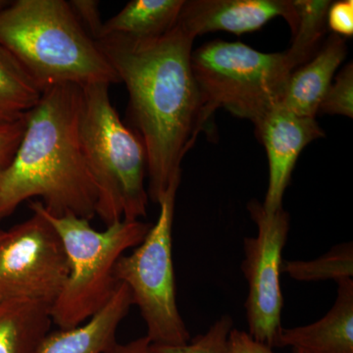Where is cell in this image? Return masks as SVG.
<instances>
[{"label":"cell","instance_id":"cell-22","mask_svg":"<svg viewBox=\"0 0 353 353\" xmlns=\"http://www.w3.org/2000/svg\"><path fill=\"white\" fill-rule=\"evenodd\" d=\"M26 125L27 117L11 124L0 125V175L13 161L24 136Z\"/></svg>","mask_w":353,"mask_h":353},{"label":"cell","instance_id":"cell-12","mask_svg":"<svg viewBox=\"0 0 353 353\" xmlns=\"http://www.w3.org/2000/svg\"><path fill=\"white\" fill-rule=\"evenodd\" d=\"M338 296L328 313L312 324L281 328L274 347L301 353H353V280L338 282Z\"/></svg>","mask_w":353,"mask_h":353},{"label":"cell","instance_id":"cell-17","mask_svg":"<svg viewBox=\"0 0 353 353\" xmlns=\"http://www.w3.org/2000/svg\"><path fill=\"white\" fill-rule=\"evenodd\" d=\"M43 94L31 74L0 46V125L24 119Z\"/></svg>","mask_w":353,"mask_h":353},{"label":"cell","instance_id":"cell-15","mask_svg":"<svg viewBox=\"0 0 353 353\" xmlns=\"http://www.w3.org/2000/svg\"><path fill=\"white\" fill-rule=\"evenodd\" d=\"M50 311L37 301H0V353H39L50 332Z\"/></svg>","mask_w":353,"mask_h":353},{"label":"cell","instance_id":"cell-2","mask_svg":"<svg viewBox=\"0 0 353 353\" xmlns=\"http://www.w3.org/2000/svg\"><path fill=\"white\" fill-rule=\"evenodd\" d=\"M82 95L80 85L58 83L28 114L15 157L0 175V221L32 197L54 217H94L97 187L79 134Z\"/></svg>","mask_w":353,"mask_h":353},{"label":"cell","instance_id":"cell-29","mask_svg":"<svg viewBox=\"0 0 353 353\" xmlns=\"http://www.w3.org/2000/svg\"><path fill=\"white\" fill-rule=\"evenodd\" d=\"M294 353H301V352H294Z\"/></svg>","mask_w":353,"mask_h":353},{"label":"cell","instance_id":"cell-16","mask_svg":"<svg viewBox=\"0 0 353 353\" xmlns=\"http://www.w3.org/2000/svg\"><path fill=\"white\" fill-rule=\"evenodd\" d=\"M185 0H132L106 21L99 39H148L163 36L178 22Z\"/></svg>","mask_w":353,"mask_h":353},{"label":"cell","instance_id":"cell-20","mask_svg":"<svg viewBox=\"0 0 353 353\" xmlns=\"http://www.w3.org/2000/svg\"><path fill=\"white\" fill-rule=\"evenodd\" d=\"M234 329L231 316L224 315L192 341L181 345H155L157 353H228L229 336Z\"/></svg>","mask_w":353,"mask_h":353},{"label":"cell","instance_id":"cell-11","mask_svg":"<svg viewBox=\"0 0 353 353\" xmlns=\"http://www.w3.org/2000/svg\"><path fill=\"white\" fill-rule=\"evenodd\" d=\"M276 17L284 18L294 32L297 17L292 0H185L176 26L192 39L218 31L240 36L261 29Z\"/></svg>","mask_w":353,"mask_h":353},{"label":"cell","instance_id":"cell-7","mask_svg":"<svg viewBox=\"0 0 353 353\" xmlns=\"http://www.w3.org/2000/svg\"><path fill=\"white\" fill-rule=\"evenodd\" d=\"M179 185L180 182L174 183L159 199L157 223L145 240L118 260L114 271L117 282L131 290L132 303L138 306L148 329L146 336L155 345H181L190 341L176 305L172 253Z\"/></svg>","mask_w":353,"mask_h":353},{"label":"cell","instance_id":"cell-26","mask_svg":"<svg viewBox=\"0 0 353 353\" xmlns=\"http://www.w3.org/2000/svg\"><path fill=\"white\" fill-rule=\"evenodd\" d=\"M102 353H157L148 336H141L126 343L116 341Z\"/></svg>","mask_w":353,"mask_h":353},{"label":"cell","instance_id":"cell-27","mask_svg":"<svg viewBox=\"0 0 353 353\" xmlns=\"http://www.w3.org/2000/svg\"><path fill=\"white\" fill-rule=\"evenodd\" d=\"M9 1H6V0H0V10L3 9L4 7L8 6Z\"/></svg>","mask_w":353,"mask_h":353},{"label":"cell","instance_id":"cell-23","mask_svg":"<svg viewBox=\"0 0 353 353\" xmlns=\"http://www.w3.org/2000/svg\"><path fill=\"white\" fill-rule=\"evenodd\" d=\"M69 6L88 36L97 41L101 36L104 24L101 18L99 1L72 0L69 1Z\"/></svg>","mask_w":353,"mask_h":353},{"label":"cell","instance_id":"cell-25","mask_svg":"<svg viewBox=\"0 0 353 353\" xmlns=\"http://www.w3.org/2000/svg\"><path fill=\"white\" fill-rule=\"evenodd\" d=\"M228 353H275L272 347L257 341L245 331L233 329L229 336Z\"/></svg>","mask_w":353,"mask_h":353},{"label":"cell","instance_id":"cell-14","mask_svg":"<svg viewBox=\"0 0 353 353\" xmlns=\"http://www.w3.org/2000/svg\"><path fill=\"white\" fill-rule=\"evenodd\" d=\"M345 55V39L332 34L314 57L292 72L280 105L301 117L315 119Z\"/></svg>","mask_w":353,"mask_h":353},{"label":"cell","instance_id":"cell-9","mask_svg":"<svg viewBox=\"0 0 353 353\" xmlns=\"http://www.w3.org/2000/svg\"><path fill=\"white\" fill-rule=\"evenodd\" d=\"M250 217L257 226V236L245 239V259L241 270L248 285L245 301L248 334L254 340L274 347L282 328L284 299L281 288L282 253L290 230V216L280 208L274 213L264 210L262 203L250 201Z\"/></svg>","mask_w":353,"mask_h":353},{"label":"cell","instance_id":"cell-4","mask_svg":"<svg viewBox=\"0 0 353 353\" xmlns=\"http://www.w3.org/2000/svg\"><path fill=\"white\" fill-rule=\"evenodd\" d=\"M83 88L79 134L97 192L95 216L106 227L145 217L148 160L145 146L121 121L109 97V85Z\"/></svg>","mask_w":353,"mask_h":353},{"label":"cell","instance_id":"cell-8","mask_svg":"<svg viewBox=\"0 0 353 353\" xmlns=\"http://www.w3.org/2000/svg\"><path fill=\"white\" fill-rule=\"evenodd\" d=\"M69 270L61 239L39 213L4 231L0 240V301H37L51 307Z\"/></svg>","mask_w":353,"mask_h":353},{"label":"cell","instance_id":"cell-6","mask_svg":"<svg viewBox=\"0 0 353 353\" xmlns=\"http://www.w3.org/2000/svg\"><path fill=\"white\" fill-rule=\"evenodd\" d=\"M297 68L287 50L264 53L236 41H209L192 51V69L209 112L224 108L256 126L280 105Z\"/></svg>","mask_w":353,"mask_h":353},{"label":"cell","instance_id":"cell-19","mask_svg":"<svg viewBox=\"0 0 353 353\" xmlns=\"http://www.w3.org/2000/svg\"><path fill=\"white\" fill-rule=\"evenodd\" d=\"M283 273L301 282L336 281L353 277L352 243L334 246L319 259L311 261H283Z\"/></svg>","mask_w":353,"mask_h":353},{"label":"cell","instance_id":"cell-1","mask_svg":"<svg viewBox=\"0 0 353 353\" xmlns=\"http://www.w3.org/2000/svg\"><path fill=\"white\" fill-rule=\"evenodd\" d=\"M178 26L155 39L106 37L95 43L129 94L127 117L145 146L150 201L181 182L182 164L209 112L192 69V43Z\"/></svg>","mask_w":353,"mask_h":353},{"label":"cell","instance_id":"cell-10","mask_svg":"<svg viewBox=\"0 0 353 353\" xmlns=\"http://www.w3.org/2000/svg\"><path fill=\"white\" fill-rule=\"evenodd\" d=\"M255 129L269 162L268 190L262 206L266 212L274 213L282 208L283 196L299 154L325 132L313 118L301 117L281 105L272 109Z\"/></svg>","mask_w":353,"mask_h":353},{"label":"cell","instance_id":"cell-3","mask_svg":"<svg viewBox=\"0 0 353 353\" xmlns=\"http://www.w3.org/2000/svg\"><path fill=\"white\" fill-rule=\"evenodd\" d=\"M0 46L43 90L120 83L95 41L64 0H17L0 10Z\"/></svg>","mask_w":353,"mask_h":353},{"label":"cell","instance_id":"cell-13","mask_svg":"<svg viewBox=\"0 0 353 353\" xmlns=\"http://www.w3.org/2000/svg\"><path fill=\"white\" fill-rule=\"evenodd\" d=\"M134 305L131 290L118 283L112 297L97 314L74 328L50 332L39 353H102L116 343L121 322Z\"/></svg>","mask_w":353,"mask_h":353},{"label":"cell","instance_id":"cell-24","mask_svg":"<svg viewBox=\"0 0 353 353\" xmlns=\"http://www.w3.org/2000/svg\"><path fill=\"white\" fill-rule=\"evenodd\" d=\"M327 26L340 37H352L353 1L340 0L332 2L327 14Z\"/></svg>","mask_w":353,"mask_h":353},{"label":"cell","instance_id":"cell-5","mask_svg":"<svg viewBox=\"0 0 353 353\" xmlns=\"http://www.w3.org/2000/svg\"><path fill=\"white\" fill-rule=\"evenodd\" d=\"M30 208L54 228L68 257V278L51 306L52 323L61 330L80 326L112 297L119 283L114 275L118 260L145 240L152 225L121 220L97 231L87 219L50 215L41 201L30 202Z\"/></svg>","mask_w":353,"mask_h":353},{"label":"cell","instance_id":"cell-18","mask_svg":"<svg viewBox=\"0 0 353 353\" xmlns=\"http://www.w3.org/2000/svg\"><path fill=\"white\" fill-rule=\"evenodd\" d=\"M297 22L292 32V43L287 52L297 68L309 61L318 51V46L327 28L329 0H292Z\"/></svg>","mask_w":353,"mask_h":353},{"label":"cell","instance_id":"cell-28","mask_svg":"<svg viewBox=\"0 0 353 353\" xmlns=\"http://www.w3.org/2000/svg\"><path fill=\"white\" fill-rule=\"evenodd\" d=\"M4 231H2V230H0V240H1L2 236H3Z\"/></svg>","mask_w":353,"mask_h":353},{"label":"cell","instance_id":"cell-21","mask_svg":"<svg viewBox=\"0 0 353 353\" xmlns=\"http://www.w3.org/2000/svg\"><path fill=\"white\" fill-rule=\"evenodd\" d=\"M318 113L353 116V66L348 63L332 83L320 104Z\"/></svg>","mask_w":353,"mask_h":353}]
</instances>
